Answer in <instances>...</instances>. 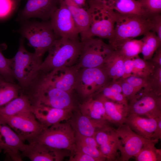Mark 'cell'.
Listing matches in <instances>:
<instances>
[{"label": "cell", "mask_w": 161, "mask_h": 161, "mask_svg": "<svg viewBox=\"0 0 161 161\" xmlns=\"http://www.w3.org/2000/svg\"><path fill=\"white\" fill-rule=\"evenodd\" d=\"M81 46L80 40L56 39L40 65L39 73L45 74L58 68L76 65L80 54Z\"/></svg>", "instance_id": "6da1fadb"}, {"label": "cell", "mask_w": 161, "mask_h": 161, "mask_svg": "<svg viewBox=\"0 0 161 161\" xmlns=\"http://www.w3.org/2000/svg\"><path fill=\"white\" fill-rule=\"evenodd\" d=\"M35 85L32 91L28 94L32 106H44L62 109L75 110L77 105L73 96L70 93L49 85L41 78Z\"/></svg>", "instance_id": "7a4b0ae2"}, {"label": "cell", "mask_w": 161, "mask_h": 161, "mask_svg": "<svg viewBox=\"0 0 161 161\" xmlns=\"http://www.w3.org/2000/svg\"><path fill=\"white\" fill-rule=\"evenodd\" d=\"M115 13L114 35L109 41L114 49L126 40L144 35L151 30V15Z\"/></svg>", "instance_id": "3957f363"}, {"label": "cell", "mask_w": 161, "mask_h": 161, "mask_svg": "<svg viewBox=\"0 0 161 161\" xmlns=\"http://www.w3.org/2000/svg\"><path fill=\"white\" fill-rule=\"evenodd\" d=\"M42 62L34 52L28 51L24 45V38L19 42L18 50L10 59V64L15 78L20 86L27 88L35 80L39 74V67Z\"/></svg>", "instance_id": "277c9868"}, {"label": "cell", "mask_w": 161, "mask_h": 161, "mask_svg": "<svg viewBox=\"0 0 161 161\" xmlns=\"http://www.w3.org/2000/svg\"><path fill=\"white\" fill-rule=\"evenodd\" d=\"M24 21L18 32L34 48L36 55L42 59L56 39L50 20Z\"/></svg>", "instance_id": "5b68a950"}, {"label": "cell", "mask_w": 161, "mask_h": 161, "mask_svg": "<svg viewBox=\"0 0 161 161\" xmlns=\"http://www.w3.org/2000/svg\"><path fill=\"white\" fill-rule=\"evenodd\" d=\"M112 81L103 66L79 69L74 88L83 100L98 94Z\"/></svg>", "instance_id": "8992f818"}, {"label": "cell", "mask_w": 161, "mask_h": 161, "mask_svg": "<svg viewBox=\"0 0 161 161\" xmlns=\"http://www.w3.org/2000/svg\"><path fill=\"white\" fill-rule=\"evenodd\" d=\"M31 141L55 149L66 150L71 153L75 149V132L68 121L59 123L44 129Z\"/></svg>", "instance_id": "52a82bcc"}, {"label": "cell", "mask_w": 161, "mask_h": 161, "mask_svg": "<svg viewBox=\"0 0 161 161\" xmlns=\"http://www.w3.org/2000/svg\"><path fill=\"white\" fill-rule=\"evenodd\" d=\"M89 5L87 10L90 16L91 23L83 40L97 36L110 41L114 33L115 11L97 3H89Z\"/></svg>", "instance_id": "ba28073f"}, {"label": "cell", "mask_w": 161, "mask_h": 161, "mask_svg": "<svg viewBox=\"0 0 161 161\" xmlns=\"http://www.w3.org/2000/svg\"><path fill=\"white\" fill-rule=\"evenodd\" d=\"M81 41V52L75 65L78 69L102 66L114 51L109 44L99 38L91 37Z\"/></svg>", "instance_id": "9c48e42d"}, {"label": "cell", "mask_w": 161, "mask_h": 161, "mask_svg": "<svg viewBox=\"0 0 161 161\" xmlns=\"http://www.w3.org/2000/svg\"><path fill=\"white\" fill-rule=\"evenodd\" d=\"M128 102V115L134 114L148 118L161 116V95L151 91L143 88Z\"/></svg>", "instance_id": "30bf717a"}, {"label": "cell", "mask_w": 161, "mask_h": 161, "mask_svg": "<svg viewBox=\"0 0 161 161\" xmlns=\"http://www.w3.org/2000/svg\"><path fill=\"white\" fill-rule=\"evenodd\" d=\"M6 123L24 141L33 140L45 129L36 119L32 112L8 116L0 115Z\"/></svg>", "instance_id": "8fae6325"}, {"label": "cell", "mask_w": 161, "mask_h": 161, "mask_svg": "<svg viewBox=\"0 0 161 161\" xmlns=\"http://www.w3.org/2000/svg\"><path fill=\"white\" fill-rule=\"evenodd\" d=\"M116 130L117 135L118 149L120 153L119 161H129L153 140L140 136L125 123L118 126Z\"/></svg>", "instance_id": "7c38bea8"}, {"label": "cell", "mask_w": 161, "mask_h": 161, "mask_svg": "<svg viewBox=\"0 0 161 161\" xmlns=\"http://www.w3.org/2000/svg\"><path fill=\"white\" fill-rule=\"evenodd\" d=\"M49 20L56 39L80 40L78 30L63 0H59V6Z\"/></svg>", "instance_id": "4fadbf2b"}, {"label": "cell", "mask_w": 161, "mask_h": 161, "mask_svg": "<svg viewBox=\"0 0 161 161\" xmlns=\"http://www.w3.org/2000/svg\"><path fill=\"white\" fill-rule=\"evenodd\" d=\"M25 144L16 133L0 119V150L14 161H22L21 153L27 149Z\"/></svg>", "instance_id": "5bb4252c"}, {"label": "cell", "mask_w": 161, "mask_h": 161, "mask_svg": "<svg viewBox=\"0 0 161 161\" xmlns=\"http://www.w3.org/2000/svg\"><path fill=\"white\" fill-rule=\"evenodd\" d=\"M79 69L75 65L63 67L43 74L41 79L49 85L73 93Z\"/></svg>", "instance_id": "9a60e30c"}, {"label": "cell", "mask_w": 161, "mask_h": 161, "mask_svg": "<svg viewBox=\"0 0 161 161\" xmlns=\"http://www.w3.org/2000/svg\"><path fill=\"white\" fill-rule=\"evenodd\" d=\"M59 0H27L20 13L18 20L22 21L31 18H39L42 21L50 20L58 8Z\"/></svg>", "instance_id": "2e32d148"}, {"label": "cell", "mask_w": 161, "mask_h": 161, "mask_svg": "<svg viewBox=\"0 0 161 161\" xmlns=\"http://www.w3.org/2000/svg\"><path fill=\"white\" fill-rule=\"evenodd\" d=\"M94 137L106 161H119L116 129L107 125L98 129Z\"/></svg>", "instance_id": "e0dca14e"}, {"label": "cell", "mask_w": 161, "mask_h": 161, "mask_svg": "<svg viewBox=\"0 0 161 161\" xmlns=\"http://www.w3.org/2000/svg\"><path fill=\"white\" fill-rule=\"evenodd\" d=\"M29 143L28 148L21 153V155L22 157H27L32 161H61L70 152L52 148L33 141Z\"/></svg>", "instance_id": "ac0fdd59"}, {"label": "cell", "mask_w": 161, "mask_h": 161, "mask_svg": "<svg viewBox=\"0 0 161 161\" xmlns=\"http://www.w3.org/2000/svg\"><path fill=\"white\" fill-rule=\"evenodd\" d=\"M75 110L39 106H33L32 112L37 120L47 128L63 121H68Z\"/></svg>", "instance_id": "d6986e66"}, {"label": "cell", "mask_w": 161, "mask_h": 161, "mask_svg": "<svg viewBox=\"0 0 161 161\" xmlns=\"http://www.w3.org/2000/svg\"><path fill=\"white\" fill-rule=\"evenodd\" d=\"M68 121L75 134L88 137H94L98 129L111 124L107 121L91 119L80 112L74 116L73 114Z\"/></svg>", "instance_id": "ffe728a7"}, {"label": "cell", "mask_w": 161, "mask_h": 161, "mask_svg": "<svg viewBox=\"0 0 161 161\" xmlns=\"http://www.w3.org/2000/svg\"><path fill=\"white\" fill-rule=\"evenodd\" d=\"M159 117L148 118L130 114L127 116L124 123L140 136L146 139H152Z\"/></svg>", "instance_id": "44dd1931"}, {"label": "cell", "mask_w": 161, "mask_h": 161, "mask_svg": "<svg viewBox=\"0 0 161 161\" xmlns=\"http://www.w3.org/2000/svg\"><path fill=\"white\" fill-rule=\"evenodd\" d=\"M123 14L148 15L138 0H89Z\"/></svg>", "instance_id": "7402d4cb"}, {"label": "cell", "mask_w": 161, "mask_h": 161, "mask_svg": "<svg viewBox=\"0 0 161 161\" xmlns=\"http://www.w3.org/2000/svg\"><path fill=\"white\" fill-rule=\"evenodd\" d=\"M103 103L108 122L118 126L124 123L128 115V106L113 101L100 94L94 96Z\"/></svg>", "instance_id": "603a6c76"}, {"label": "cell", "mask_w": 161, "mask_h": 161, "mask_svg": "<svg viewBox=\"0 0 161 161\" xmlns=\"http://www.w3.org/2000/svg\"><path fill=\"white\" fill-rule=\"evenodd\" d=\"M69 10L80 36V41L83 40L89 29L91 19L87 10L80 7L71 0H63Z\"/></svg>", "instance_id": "cb8c5ba5"}, {"label": "cell", "mask_w": 161, "mask_h": 161, "mask_svg": "<svg viewBox=\"0 0 161 161\" xmlns=\"http://www.w3.org/2000/svg\"><path fill=\"white\" fill-rule=\"evenodd\" d=\"M78 107L81 114L91 119L109 122L103 103L94 97L84 99Z\"/></svg>", "instance_id": "d4e9b609"}, {"label": "cell", "mask_w": 161, "mask_h": 161, "mask_svg": "<svg viewBox=\"0 0 161 161\" xmlns=\"http://www.w3.org/2000/svg\"><path fill=\"white\" fill-rule=\"evenodd\" d=\"M33 106L28 96L21 94L6 105L0 107V115L8 116L32 112Z\"/></svg>", "instance_id": "484cf974"}, {"label": "cell", "mask_w": 161, "mask_h": 161, "mask_svg": "<svg viewBox=\"0 0 161 161\" xmlns=\"http://www.w3.org/2000/svg\"><path fill=\"white\" fill-rule=\"evenodd\" d=\"M124 59L114 51L103 65L112 81H116L123 77Z\"/></svg>", "instance_id": "4316f807"}, {"label": "cell", "mask_w": 161, "mask_h": 161, "mask_svg": "<svg viewBox=\"0 0 161 161\" xmlns=\"http://www.w3.org/2000/svg\"><path fill=\"white\" fill-rule=\"evenodd\" d=\"M142 41L133 39L126 40L115 47L114 49L125 59L138 57L141 53Z\"/></svg>", "instance_id": "83f0119b"}, {"label": "cell", "mask_w": 161, "mask_h": 161, "mask_svg": "<svg viewBox=\"0 0 161 161\" xmlns=\"http://www.w3.org/2000/svg\"><path fill=\"white\" fill-rule=\"evenodd\" d=\"M144 35L141 39L143 43L141 53L143 59L149 61L151 59L155 51L161 45V39L155 32L151 31Z\"/></svg>", "instance_id": "f1b7e54d"}, {"label": "cell", "mask_w": 161, "mask_h": 161, "mask_svg": "<svg viewBox=\"0 0 161 161\" xmlns=\"http://www.w3.org/2000/svg\"><path fill=\"white\" fill-rule=\"evenodd\" d=\"M158 140L153 139L146 144L134 157L136 161H161V150L155 145Z\"/></svg>", "instance_id": "f546056e"}, {"label": "cell", "mask_w": 161, "mask_h": 161, "mask_svg": "<svg viewBox=\"0 0 161 161\" xmlns=\"http://www.w3.org/2000/svg\"><path fill=\"white\" fill-rule=\"evenodd\" d=\"M20 87V86L4 79L0 81V107L17 97Z\"/></svg>", "instance_id": "4dcf8cb0"}, {"label": "cell", "mask_w": 161, "mask_h": 161, "mask_svg": "<svg viewBox=\"0 0 161 161\" xmlns=\"http://www.w3.org/2000/svg\"><path fill=\"white\" fill-rule=\"evenodd\" d=\"M134 67L132 75L147 78L151 74L154 66L149 61L145 60L139 56L134 59Z\"/></svg>", "instance_id": "1f68e13d"}, {"label": "cell", "mask_w": 161, "mask_h": 161, "mask_svg": "<svg viewBox=\"0 0 161 161\" xmlns=\"http://www.w3.org/2000/svg\"><path fill=\"white\" fill-rule=\"evenodd\" d=\"M145 88L161 95V67L154 66L152 72L148 77L147 86Z\"/></svg>", "instance_id": "d6a6232c"}, {"label": "cell", "mask_w": 161, "mask_h": 161, "mask_svg": "<svg viewBox=\"0 0 161 161\" xmlns=\"http://www.w3.org/2000/svg\"><path fill=\"white\" fill-rule=\"evenodd\" d=\"M0 75L6 81L12 83L15 78L11 66L10 59L6 58L0 49Z\"/></svg>", "instance_id": "836d02e7"}, {"label": "cell", "mask_w": 161, "mask_h": 161, "mask_svg": "<svg viewBox=\"0 0 161 161\" xmlns=\"http://www.w3.org/2000/svg\"><path fill=\"white\" fill-rule=\"evenodd\" d=\"M75 151L85 153L94 158L96 161H106V158L101 153L98 146L86 145L75 143Z\"/></svg>", "instance_id": "e575fe53"}, {"label": "cell", "mask_w": 161, "mask_h": 161, "mask_svg": "<svg viewBox=\"0 0 161 161\" xmlns=\"http://www.w3.org/2000/svg\"><path fill=\"white\" fill-rule=\"evenodd\" d=\"M98 94L115 102L128 106V101L123 94L113 89L108 85L103 88Z\"/></svg>", "instance_id": "d590c367"}, {"label": "cell", "mask_w": 161, "mask_h": 161, "mask_svg": "<svg viewBox=\"0 0 161 161\" xmlns=\"http://www.w3.org/2000/svg\"><path fill=\"white\" fill-rule=\"evenodd\" d=\"M145 13L148 15L160 13L161 0H138Z\"/></svg>", "instance_id": "8d00e7d4"}, {"label": "cell", "mask_w": 161, "mask_h": 161, "mask_svg": "<svg viewBox=\"0 0 161 161\" xmlns=\"http://www.w3.org/2000/svg\"><path fill=\"white\" fill-rule=\"evenodd\" d=\"M148 77L145 78L131 75L124 79L138 92L141 89L147 87L148 83Z\"/></svg>", "instance_id": "74e56055"}, {"label": "cell", "mask_w": 161, "mask_h": 161, "mask_svg": "<svg viewBox=\"0 0 161 161\" xmlns=\"http://www.w3.org/2000/svg\"><path fill=\"white\" fill-rule=\"evenodd\" d=\"M16 4L15 0H0V18L10 15L14 10Z\"/></svg>", "instance_id": "f35d334b"}, {"label": "cell", "mask_w": 161, "mask_h": 161, "mask_svg": "<svg viewBox=\"0 0 161 161\" xmlns=\"http://www.w3.org/2000/svg\"><path fill=\"white\" fill-rule=\"evenodd\" d=\"M116 80L120 84L122 94L128 101L132 98L138 92L123 78H121Z\"/></svg>", "instance_id": "ab89813d"}, {"label": "cell", "mask_w": 161, "mask_h": 161, "mask_svg": "<svg viewBox=\"0 0 161 161\" xmlns=\"http://www.w3.org/2000/svg\"><path fill=\"white\" fill-rule=\"evenodd\" d=\"M151 30L161 39V15L160 13L151 16Z\"/></svg>", "instance_id": "60d3db41"}, {"label": "cell", "mask_w": 161, "mask_h": 161, "mask_svg": "<svg viewBox=\"0 0 161 161\" xmlns=\"http://www.w3.org/2000/svg\"><path fill=\"white\" fill-rule=\"evenodd\" d=\"M70 161H96L95 160L89 155L78 151H75L71 153Z\"/></svg>", "instance_id": "b9f144b4"}, {"label": "cell", "mask_w": 161, "mask_h": 161, "mask_svg": "<svg viewBox=\"0 0 161 161\" xmlns=\"http://www.w3.org/2000/svg\"><path fill=\"white\" fill-rule=\"evenodd\" d=\"M134 59H124L123 63L124 74L122 78H125L131 75L134 67Z\"/></svg>", "instance_id": "7bdbcfd3"}, {"label": "cell", "mask_w": 161, "mask_h": 161, "mask_svg": "<svg viewBox=\"0 0 161 161\" xmlns=\"http://www.w3.org/2000/svg\"><path fill=\"white\" fill-rule=\"evenodd\" d=\"M149 61L154 66L161 67V45L159 47Z\"/></svg>", "instance_id": "ee69618b"}, {"label": "cell", "mask_w": 161, "mask_h": 161, "mask_svg": "<svg viewBox=\"0 0 161 161\" xmlns=\"http://www.w3.org/2000/svg\"><path fill=\"white\" fill-rule=\"evenodd\" d=\"M161 138V116L159 117L156 130L154 133L152 139L158 140Z\"/></svg>", "instance_id": "f6af8a7d"}, {"label": "cell", "mask_w": 161, "mask_h": 161, "mask_svg": "<svg viewBox=\"0 0 161 161\" xmlns=\"http://www.w3.org/2000/svg\"><path fill=\"white\" fill-rule=\"evenodd\" d=\"M75 4L78 6L83 7L86 4V2L87 0H71Z\"/></svg>", "instance_id": "bcb514c9"}, {"label": "cell", "mask_w": 161, "mask_h": 161, "mask_svg": "<svg viewBox=\"0 0 161 161\" xmlns=\"http://www.w3.org/2000/svg\"><path fill=\"white\" fill-rule=\"evenodd\" d=\"M16 3H18L20 2L21 0H15Z\"/></svg>", "instance_id": "7dc6e473"}, {"label": "cell", "mask_w": 161, "mask_h": 161, "mask_svg": "<svg viewBox=\"0 0 161 161\" xmlns=\"http://www.w3.org/2000/svg\"><path fill=\"white\" fill-rule=\"evenodd\" d=\"M3 79H4L0 75V81Z\"/></svg>", "instance_id": "c3c4849f"}]
</instances>
